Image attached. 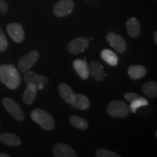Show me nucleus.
Listing matches in <instances>:
<instances>
[{
    "instance_id": "6e6552de",
    "label": "nucleus",
    "mask_w": 157,
    "mask_h": 157,
    "mask_svg": "<svg viewBox=\"0 0 157 157\" xmlns=\"http://www.w3.org/2000/svg\"><path fill=\"white\" fill-rule=\"evenodd\" d=\"M7 31L10 38L16 43H21L24 39V29L20 23H10L7 26Z\"/></svg>"
},
{
    "instance_id": "0eeeda50",
    "label": "nucleus",
    "mask_w": 157,
    "mask_h": 157,
    "mask_svg": "<svg viewBox=\"0 0 157 157\" xmlns=\"http://www.w3.org/2000/svg\"><path fill=\"white\" fill-rule=\"evenodd\" d=\"M89 40L86 37H77L74 39L68 45V50L72 55L81 54L89 47Z\"/></svg>"
},
{
    "instance_id": "6ab92c4d",
    "label": "nucleus",
    "mask_w": 157,
    "mask_h": 157,
    "mask_svg": "<svg viewBox=\"0 0 157 157\" xmlns=\"http://www.w3.org/2000/svg\"><path fill=\"white\" fill-rule=\"evenodd\" d=\"M146 74V68L140 65L131 66L128 68V75L132 79H139V78L144 77Z\"/></svg>"
},
{
    "instance_id": "20e7f679",
    "label": "nucleus",
    "mask_w": 157,
    "mask_h": 157,
    "mask_svg": "<svg viewBox=\"0 0 157 157\" xmlns=\"http://www.w3.org/2000/svg\"><path fill=\"white\" fill-rule=\"evenodd\" d=\"M39 59V52L38 50H31L29 53L21 57L18 61V68L23 73L29 71Z\"/></svg>"
},
{
    "instance_id": "2eb2a0df",
    "label": "nucleus",
    "mask_w": 157,
    "mask_h": 157,
    "mask_svg": "<svg viewBox=\"0 0 157 157\" xmlns=\"http://www.w3.org/2000/svg\"><path fill=\"white\" fill-rule=\"evenodd\" d=\"M90 73L93 76L94 79L96 81H103L105 77V71H104L103 66L97 61H92L89 66Z\"/></svg>"
},
{
    "instance_id": "9d476101",
    "label": "nucleus",
    "mask_w": 157,
    "mask_h": 157,
    "mask_svg": "<svg viewBox=\"0 0 157 157\" xmlns=\"http://www.w3.org/2000/svg\"><path fill=\"white\" fill-rule=\"evenodd\" d=\"M24 81L26 84L34 83L37 86V90H42L44 88V84L48 83L49 79L44 76L39 75L32 71H27L24 73Z\"/></svg>"
},
{
    "instance_id": "412c9836",
    "label": "nucleus",
    "mask_w": 157,
    "mask_h": 157,
    "mask_svg": "<svg viewBox=\"0 0 157 157\" xmlns=\"http://www.w3.org/2000/svg\"><path fill=\"white\" fill-rule=\"evenodd\" d=\"M142 91L150 98H156L157 96V83L154 81H149L142 86Z\"/></svg>"
},
{
    "instance_id": "a878e982",
    "label": "nucleus",
    "mask_w": 157,
    "mask_h": 157,
    "mask_svg": "<svg viewBox=\"0 0 157 157\" xmlns=\"http://www.w3.org/2000/svg\"><path fill=\"white\" fill-rule=\"evenodd\" d=\"M140 97V95H137V94L134 93H127L126 94H124V98L127 101L129 102V103Z\"/></svg>"
},
{
    "instance_id": "f8f14e48",
    "label": "nucleus",
    "mask_w": 157,
    "mask_h": 157,
    "mask_svg": "<svg viewBox=\"0 0 157 157\" xmlns=\"http://www.w3.org/2000/svg\"><path fill=\"white\" fill-rule=\"evenodd\" d=\"M73 66L74 70L77 73L80 78L82 79L86 80L89 78L90 70L89 66L85 60H80V59H76L73 62Z\"/></svg>"
},
{
    "instance_id": "b1692460",
    "label": "nucleus",
    "mask_w": 157,
    "mask_h": 157,
    "mask_svg": "<svg viewBox=\"0 0 157 157\" xmlns=\"http://www.w3.org/2000/svg\"><path fill=\"white\" fill-rule=\"evenodd\" d=\"M95 156L97 157H120V155L117 153L104 148L98 149L95 152Z\"/></svg>"
},
{
    "instance_id": "423d86ee",
    "label": "nucleus",
    "mask_w": 157,
    "mask_h": 157,
    "mask_svg": "<svg viewBox=\"0 0 157 157\" xmlns=\"http://www.w3.org/2000/svg\"><path fill=\"white\" fill-rule=\"evenodd\" d=\"M74 8V2L72 0H60L54 6L53 13L58 17H66L73 12Z\"/></svg>"
},
{
    "instance_id": "4468645a",
    "label": "nucleus",
    "mask_w": 157,
    "mask_h": 157,
    "mask_svg": "<svg viewBox=\"0 0 157 157\" xmlns=\"http://www.w3.org/2000/svg\"><path fill=\"white\" fill-rule=\"evenodd\" d=\"M127 32L132 38H137L141 32L140 24L138 20L135 17H130L127 20L126 23Z\"/></svg>"
},
{
    "instance_id": "a211bd4d",
    "label": "nucleus",
    "mask_w": 157,
    "mask_h": 157,
    "mask_svg": "<svg viewBox=\"0 0 157 157\" xmlns=\"http://www.w3.org/2000/svg\"><path fill=\"white\" fill-rule=\"evenodd\" d=\"M72 108L78 110H87L90 106V101L87 97L82 94H76L73 103L71 104Z\"/></svg>"
},
{
    "instance_id": "ddd939ff",
    "label": "nucleus",
    "mask_w": 157,
    "mask_h": 157,
    "mask_svg": "<svg viewBox=\"0 0 157 157\" xmlns=\"http://www.w3.org/2000/svg\"><path fill=\"white\" fill-rule=\"evenodd\" d=\"M58 93L60 97L64 100L66 103L71 104L73 103L75 99V95L74 90L70 86L64 83H60L58 87Z\"/></svg>"
},
{
    "instance_id": "f03ea898",
    "label": "nucleus",
    "mask_w": 157,
    "mask_h": 157,
    "mask_svg": "<svg viewBox=\"0 0 157 157\" xmlns=\"http://www.w3.org/2000/svg\"><path fill=\"white\" fill-rule=\"evenodd\" d=\"M31 118L33 121L45 130H52L55 128L53 117L48 111L42 109H35L31 112Z\"/></svg>"
},
{
    "instance_id": "5701e85b",
    "label": "nucleus",
    "mask_w": 157,
    "mask_h": 157,
    "mask_svg": "<svg viewBox=\"0 0 157 157\" xmlns=\"http://www.w3.org/2000/svg\"><path fill=\"white\" fill-rule=\"evenodd\" d=\"M149 103L146 98L140 97L134 100V101L130 102V105H129V111H132V113H135L137 109L141 106H145V105H148Z\"/></svg>"
},
{
    "instance_id": "39448f33",
    "label": "nucleus",
    "mask_w": 157,
    "mask_h": 157,
    "mask_svg": "<svg viewBox=\"0 0 157 157\" xmlns=\"http://www.w3.org/2000/svg\"><path fill=\"white\" fill-rule=\"evenodd\" d=\"M2 104L7 112L10 113L15 119H16L18 121L24 120V113L16 101H15L12 98H5L2 100Z\"/></svg>"
},
{
    "instance_id": "dca6fc26",
    "label": "nucleus",
    "mask_w": 157,
    "mask_h": 157,
    "mask_svg": "<svg viewBox=\"0 0 157 157\" xmlns=\"http://www.w3.org/2000/svg\"><path fill=\"white\" fill-rule=\"evenodd\" d=\"M37 86L34 83L27 84L26 89L23 93L22 99L23 103L26 105H31L34 103L35 98L36 96Z\"/></svg>"
},
{
    "instance_id": "cd10ccee",
    "label": "nucleus",
    "mask_w": 157,
    "mask_h": 157,
    "mask_svg": "<svg viewBox=\"0 0 157 157\" xmlns=\"http://www.w3.org/2000/svg\"><path fill=\"white\" fill-rule=\"evenodd\" d=\"M154 40L156 45H157V31H155L154 34Z\"/></svg>"
},
{
    "instance_id": "1a4fd4ad",
    "label": "nucleus",
    "mask_w": 157,
    "mask_h": 157,
    "mask_svg": "<svg viewBox=\"0 0 157 157\" xmlns=\"http://www.w3.org/2000/svg\"><path fill=\"white\" fill-rule=\"evenodd\" d=\"M106 39L112 48L119 53H123L127 48L125 40L120 35L110 32L107 34Z\"/></svg>"
},
{
    "instance_id": "c85d7f7f",
    "label": "nucleus",
    "mask_w": 157,
    "mask_h": 157,
    "mask_svg": "<svg viewBox=\"0 0 157 157\" xmlns=\"http://www.w3.org/2000/svg\"><path fill=\"white\" fill-rule=\"evenodd\" d=\"M9 154H5V153H0V157H10Z\"/></svg>"
},
{
    "instance_id": "f3484780",
    "label": "nucleus",
    "mask_w": 157,
    "mask_h": 157,
    "mask_svg": "<svg viewBox=\"0 0 157 157\" xmlns=\"http://www.w3.org/2000/svg\"><path fill=\"white\" fill-rule=\"evenodd\" d=\"M0 141L8 146H17L21 144V140L18 136L13 133L5 132L0 135Z\"/></svg>"
},
{
    "instance_id": "9b49d317",
    "label": "nucleus",
    "mask_w": 157,
    "mask_h": 157,
    "mask_svg": "<svg viewBox=\"0 0 157 157\" xmlns=\"http://www.w3.org/2000/svg\"><path fill=\"white\" fill-rule=\"evenodd\" d=\"M52 153L56 157H77V154L71 147L63 143L55 145Z\"/></svg>"
},
{
    "instance_id": "393cba45",
    "label": "nucleus",
    "mask_w": 157,
    "mask_h": 157,
    "mask_svg": "<svg viewBox=\"0 0 157 157\" xmlns=\"http://www.w3.org/2000/svg\"><path fill=\"white\" fill-rule=\"evenodd\" d=\"M8 47V42L0 27V52H5Z\"/></svg>"
},
{
    "instance_id": "f257e3e1",
    "label": "nucleus",
    "mask_w": 157,
    "mask_h": 157,
    "mask_svg": "<svg viewBox=\"0 0 157 157\" xmlns=\"http://www.w3.org/2000/svg\"><path fill=\"white\" fill-rule=\"evenodd\" d=\"M0 81L9 89L15 90L21 84V75L13 65H2L0 66Z\"/></svg>"
},
{
    "instance_id": "4be33fe9",
    "label": "nucleus",
    "mask_w": 157,
    "mask_h": 157,
    "mask_svg": "<svg viewBox=\"0 0 157 157\" xmlns=\"http://www.w3.org/2000/svg\"><path fill=\"white\" fill-rule=\"evenodd\" d=\"M70 123L73 125L74 127L80 129V130H85L88 128V122L84 118H82L78 116L72 115L69 118Z\"/></svg>"
},
{
    "instance_id": "aec40b11",
    "label": "nucleus",
    "mask_w": 157,
    "mask_h": 157,
    "mask_svg": "<svg viewBox=\"0 0 157 157\" xmlns=\"http://www.w3.org/2000/svg\"><path fill=\"white\" fill-rule=\"evenodd\" d=\"M101 56L104 61L111 66H117L119 63V58L117 54L109 49H104L103 50H102Z\"/></svg>"
},
{
    "instance_id": "7ed1b4c3",
    "label": "nucleus",
    "mask_w": 157,
    "mask_h": 157,
    "mask_svg": "<svg viewBox=\"0 0 157 157\" xmlns=\"http://www.w3.org/2000/svg\"><path fill=\"white\" fill-rule=\"evenodd\" d=\"M106 112L111 117L125 118L129 113V107L125 102L116 100L108 104Z\"/></svg>"
},
{
    "instance_id": "bb28decb",
    "label": "nucleus",
    "mask_w": 157,
    "mask_h": 157,
    "mask_svg": "<svg viewBox=\"0 0 157 157\" xmlns=\"http://www.w3.org/2000/svg\"><path fill=\"white\" fill-rule=\"evenodd\" d=\"M8 10V6L3 0H0V13H6Z\"/></svg>"
}]
</instances>
